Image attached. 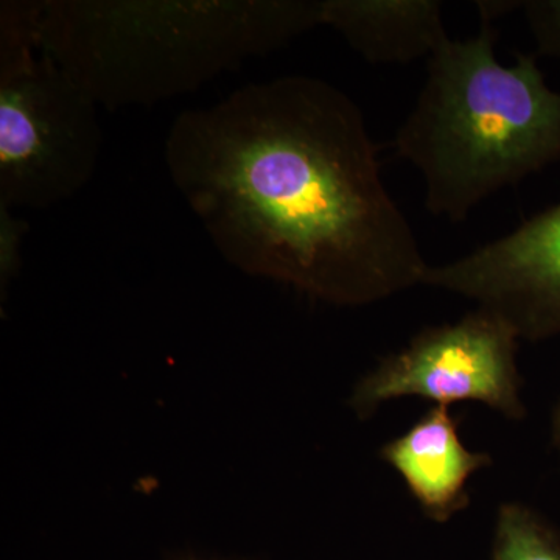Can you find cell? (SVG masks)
<instances>
[{"mask_svg": "<svg viewBox=\"0 0 560 560\" xmlns=\"http://www.w3.org/2000/svg\"><path fill=\"white\" fill-rule=\"evenodd\" d=\"M39 2L0 5V208L49 209L90 183L98 105L39 46Z\"/></svg>", "mask_w": 560, "mask_h": 560, "instance_id": "277c9868", "label": "cell"}, {"mask_svg": "<svg viewBox=\"0 0 560 560\" xmlns=\"http://www.w3.org/2000/svg\"><path fill=\"white\" fill-rule=\"evenodd\" d=\"M552 441H555L556 448L560 453V400L555 415H552Z\"/></svg>", "mask_w": 560, "mask_h": 560, "instance_id": "7c38bea8", "label": "cell"}, {"mask_svg": "<svg viewBox=\"0 0 560 560\" xmlns=\"http://www.w3.org/2000/svg\"><path fill=\"white\" fill-rule=\"evenodd\" d=\"M320 22L371 65L429 60L451 38L438 0H320Z\"/></svg>", "mask_w": 560, "mask_h": 560, "instance_id": "ba28073f", "label": "cell"}, {"mask_svg": "<svg viewBox=\"0 0 560 560\" xmlns=\"http://www.w3.org/2000/svg\"><path fill=\"white\" fill-rule=\"evenodd\" d=\"M164 160L238 270L340 307L423 285L429 264L386 189L363 113L327 81L279 77L186 110Z\"/></svg>", "mask_w": 560, "mask_h": 560, "instance_id": "6da1fadb", "label": "cell"}, {"mask_svg": "<svg viewBox=\"0 0 560 560\" xmlns=\"http://www.w3.org/2000/svg\"><path fill=\"white\" fill-rule=\"evenodd\" d=\"M423 285L466 298L521 340L560 335V202L459 259L427 268Z\"/></svg>", "mask_w": 560, "mask_h": 560, "instance_id": "8992f818", "label": "cell"}, {"mask_svg": "<svg viewBox=\"0 0 560 560\" xmlns=\"http://www.w3.org/2000/svg\"><path fill=\"white\" fill-rule=\"evenodd\" d=\"M518 341L506 320L477 307L455 323L419 331L378 361L357 382L350 408L364 420L390 400L420 397L448 408L478 401L503 418L525 419Z\"/></svg>", "mask_w": 560, "mask_h": 560, "instance_id": "5b68a950", "label": "cell"}, {"mask_svg": "<svg viewBox=\"0 0 560 560\" xmlns=\"http://www.w3.org/2000/svg\"><path fill=\"white\" fill-rule=\"evenodd\" d=\"M522 10L537 54L560 61V0H525Z\"/></svg>", "mask_w": 560, "mask_h": 560, "instance_id": "30bf717a", "label": "cell"}, {"mask_svg": "<svg viewBox=\"0 0 560 560\" xmlns=\"http://www.w3.org/2000/svg\"><path fill=\"white\" fill-rule=\"evenodd\" d=\"M481 21L427 60V79L393 139L425 184V208L458 223L492 195L560 161V92L534 55L501 65Z\"/></svg>", "mask_w": 560, "mask_h": 560, "instance_id": "3957f363", "label": "cell"}, {"mask_svg": "<svg viewBox=\"0 0 560 560\" xmlns=\"http://www.w3.org/2000/svg\"><path fill=\"white\" fill-rule=\"evenodd\" d=\"M27 224L13 215V210L0 208V272L9 279L20 267L21 245Z\"/></svg>", "mask_w": 560, "mask_h": 560, "instance_id": "8fae6325", "label": "cell"}, {"mask_svg": "<svg viewBox=\"0 0 560 560\" xmlns=\"http://www.w3.org/2000/svg\"><path fill=\"white\" fill-rule=\"evenodd\" d=\"M381 458L400 475L429 521L447 523L470 506V478L492 466L489 453L464 445L451 408L433 405L381 448Z\"/></svg>", "mask_w": 560, "mask_h": 560, "instance_id": "52a82bcc", "label": "cell"}, {"mask_svg": "<svg viewBox=\"0 0 560 560\" xmlns=\"http://www.w3.org/2000/svg\"><path fill=\"white\" fill-rule=\"evenodd\" d=\"M490 560H560L558 533L533 508L506 501L497 511Z\"/></svg>", "mask_w": 560, "mask_h": 560, "instance_id": "9c48e42d", "label": "cell"}, {"mask_svg": "<svg viewBox=\"0 0 560 560\" xmlns=\"http://www.w3.org/2000/svg\"><path fill=\"white\" fill-rule=\"evenodd\" d=\"M323 27L320 0H44L40 49L110 110L200 90Z\"/></svg>", "mask_w": 560, "mask_h": 560, "instance_id": "7a4b0ae2", "label": "cell"}]
</instances>
